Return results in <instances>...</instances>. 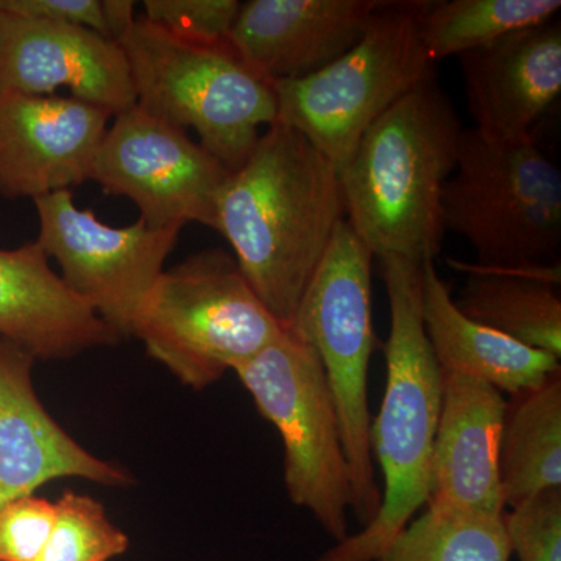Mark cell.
<instances>
[{
  "label": "cell",
  "mask_w": 561,
  "mask_h": 561,
  "mask_svg": "<svg viewBox=\"0 0 561 561\" xmlns=\"http://www.w3.org/2000/svg\"><path fill=\"white\" fill-rule=\"evenodd\" d=\"M343 220L334 165L301 133L276 122L221 187L214 230L287 330Z\"/></svg>",
  "instance_id": "cell-1"
},
{
  "label": "cell",
  "mask_w": 561,
  "mask_h": 561,
  "mask_svg": "<svg viewBox=\"0 0 561 561\" xmlns=\"http://www.w3.org/2000/svg\"><path fill=\"white\" fill-rule=\"evenodd\" d=\"M459 114L434 77L383 111L341 172L345 220L373 256L440 254L442 195L456 171Z\"/></svg>",
  "instance_id": "cell-2"
},
{
  "label": "cell",
  "mask_w": 561,
  "mask_h": 561,
  "mask_svg": "<svg viewBox=\"0 0 561 561\" xmlns=\"http://www.w3.org/2000/svg\"><path fill=\"white\" fill-rule=\"evenodd\" d=\"M378 261L390 305L386 391L370 426L371 454L382 471V504L373 523L317 561H375L430 497L443 378L421 317L423 264L400 256Z\"/></svg>",
  "instance_id": "cell-3"
},
{
  "label": "cell",
  "mask_w": 561,
  "mask_h": 561,
  "mask_svg": "<svg viewBox=\"0 0 561 561\" xmlns=\"http://www.w3.org/2000/svg\"><path fill=\"white\" fill-rule=\"evenodd\" d=\"M130 68L136 105L183 130L230 172L250 157L262 128L276 122V95L230 44L176 38L136 18L117 41Z\"/></svg>",
  "instance_id": "cell-4"
},
{
  "label": "cell",
  "mask_w": 561,
  "mask_h": 561,
  "mask_svg": "<svg viewBox=\"0 0 561 561\" xmlns=\"http://www.w3.org/2000/svg\"><path fill=\"white\" fill-rule=\"evenodd\" d=\"M442 221L470 242L479 267L560 264V169L537 139L496 142L465 128L456 171L443 190Z\"/></svg>",
  "instance_id": "cell-5"
},
{
  "label": "cell",
  "mask_w": 561,
  "mask_h": 561,
  "mask_svg": "<svg viewBox=\"0 0 561 561\" xmlns=\"http://www.w3.org/2000/svg\"><path fill=\"white\" fill-rule=\"evenodd\" d=\"M283 331L234 256L210 249L164 268L136 313L131 335L181 383L205 390Z\"/></svg>",
  "instance_id": "cell-6"
},
{
  "label": "cell",
  "mask_w": 561,
  "mask_h": 561,
  "mask_svg": "<svg viewBox=\"0 0 561 561\" xmlns=\"http://www.w3.org/2000/svg\"><path fill=\"white\" fill-rule=\"evenodd\" d=\"M424 7L416 0L382 2L364 36L341 58L311 76L272 84L276 122L301 133L339 176L373 122L434 77L421 38Z\"/></svg>",
  "instance_id": "cell-7"
},
{
  "label": "cell",
  "mask_w": 561,
  "mask_h": 561,
  "mask_svg": "<svg viewBox=\"0 0 561 561\" xmlns=\"http://www.w3.org/2000/svg\"><path fill=\"white\" fill-rule=\"evenodd\" d=\"M373 257L343 220L287 328L317 351L323 365L348 461L351 512L362 529L373 523L382 504L373 465L368 412V370L376 348Z\"/></svg>",
  "instance_id": "cell-8"
},
{
  "label": "cell",
  "mask_w": 561,
  "mask_h": 561,
  "mask_svg": "<svg viewBox=\"0 0 561 561\" xmlns=\"http://www.w3.org/2000/svg\"><path fill=\"white\" fill-rule=\"evenodd\" d=\"M284 445V485L332 540L348 537L353 504L341 421L317 351L290 330L234 370Z\"/></svg>",
  "instance_id": "cell-9"
},
{
  "label": "cell",
  "mask_w": 561,
  "mask_h": 561,
  "mask_svg": "<svg viewBox=\"0 0 561 561\" xmlns=\"http://www.w3.org/2000/svg\"><path fill=\"white\" fill-rule=\"evenodd\" d=\"M230 171L183 128L135 105L106 128L90 181L125 197L158 230L216 228L217 201Z\"/></svg>",
  "instance_id": "cell-10"
},
{
  "label": "cell",
  "mask_w": 561,
  "mask_h": 561,
  "mask_svg": "<svg viewBox=\"0 0 561 561\" xmlns=\"http://www.w3.org/2000/svg\"><path fill=\"white\" fill-rule=\"evenodd\" d=\"M39 232L36 242L60 267V278L121 337L133 323L180 230H158L142 219L110 227L92 209H80L72 192L35 198Z\"/></svg>",
  "instance_id": "cell-11"
},
{
  "label": "cell",
  "mask_w": 561,
  "mask_h": 561,
  "mask_svg": "<svg viewBox=\"0 0 561 561\" xmlns=\"http://www.w3.org/2000/svg\"><path fill=\"white\" fill-rule=\"evenodd\" d=\"M61 88L113 117L136 105L117 41L81 25L0 9V92L55 95Z\"/></svg>",
  "instance_id": "cell-12"
},
{
  "label": "cell",
  "mask_w": 561,
  "mask_h": 561,
  "mask_svg": "<svg viewBox=\"0 0 561 561\" xmlns=\"http://www.w3.org/2000/svg\"><path fill=\"white\" fill-rule=\"evenodd\" d=\"M111 117L72 95L0 92V195L35 201L90 181Z\"/></svg>",
  "instance_id": "cell-13"
},
{
  "label": "cell",
  "mask_w": 561,
  "mask_h": 561,
  "mask_svg": "<svg viewBox=\"0 0 561 561\" xmlns=\"http://www.w3.org/2000/svg\"><path fill=\"white\" fill-rule=\"evenodd\" d=\"M35 360L0 337V508L33 496L54 479L130 485V472L88 453L46 412L33 387Z\"/></svg>",
  "instance_id": "cell-14"
},
{
  "label": "cell",
  "mask_w": 561,
  "mask_h": 561,
  "mask_svg": "<svg viewBox=\"0 0 561 561\" xmlns=\"http://www.w3.org/2000/svg\"><path fill=\"white\" fill-rule=\"evenodd\" d=\"M474 130L496 142L537 139L561 92V25L549 21L460 55Z\"/></svg>",
  "instance_id": "cell-15"
},
{
  "label": "cell",
  "mask_w": 561,
  "mask_h": 561,
  "mask_svg": "<svg viewBox=\"0 0 561 561\" xmlns=\"http://www.w3.org/2000/svg\"><path fill=\"white\" fill-rule=\"evenodd\" d=\"M383 0H249L230 44L268 83L327 68L364 36Z\"/></svg>",
  "instance_id": "cell-16"
},
{
  "label": "cell",
  "mask_w": 561,
  "mask_h": 561,
  "mask_svg": "<svg viewBox=\"0 0 561 561\" xmlns=\"http://www.w3.org/2000/svg\"><path fill=\"white\" fill-rule=\"evenodd\" d=\"M440 420L431 457L427 508L504 516L500 440L505 398L481 379L442 373Z\"/></svg>",
  "instance_id": "cell-17"
},
{
  "label": "cell",
  "mask_w": 561,
  "mask_h": 561,
  "mask_svg": "<svg viewBox=\"0 0 561 561\" xmlns=\"http://www.w3.org/2000/svg\"><path fill=\"white\" fill-rule=\"evenodd\" d=\"M0 337L35 359H69L121 335L68 289L38 242L0 249Z\"/></svg>",
  "instance_id": "cell-18"
},
{
  "label": "cell",
  "mask_w": 561,
  "mask_h": 561,
  "mask_svg": "<svg viewBox=\"0 0 561 561\" xmlns=\"http://www.w3.org/2000/svg\"><path fill=\"white\" fill-rule=\"evenodd\" d=\"M421 317L442 373H460L496 387L502 393L535 389L561 370L559 357L529 348L471 320L457 308L451 287L435 261L423 262Z\"/></svg>",
  "instance_id": "cell-19"
},
{
  "label": "cell",
  "mask_w": 561,
  "mask_h": 561,
  "mask_svg": "<svg viewBox=\"0 0 561 561\" xmlns=\"http://www.w3.org/2000/svg\"><path fill=\"white\" fill-rule=\"evenodd\" d=\"M456 305L465 316L529 348L561 357L560 264L531 271L467 265Z\"/></svg>",
  "instance_id": "cell-20"
},
{
  "label": "cell",
  "mask_w": 561,
  "mask_h": 561,
  "mask_svg": "<svg viewBox=\"0 0 561 561\" xmlns=\"http://www.w3.org/2000/svg\"><path fill=\"white\" fill-rule=\"evenodd\" d=\"M500 481L505 511L561 489V370L505 400Z\"/></svg>",
  "instance_id": "cell-21"
},
{
  "label": "cell",
  "mask_w": 561,
  "mask_h": 561,
  "mask_svg": "<svg viewBox=\"0 0 561 561\" xmlns=\"http://www.w3.org/2000/svg\"><path fill=\"white\" fill-rule=\"evenodd\" d=\"M560 0H449L426 2L421 38L431 61L457 57L556 20Z\"/></svg>",
  "instance_id": "cell-22"
},
{
  "label": "cell",
  "mask_w": 561,
  "mask_h": 561,
  "mask_svg": "<svg viewBox=\"0 0 561 561\" xmlns=\"http://www.w3.org/2000/svg\"><path fill=\"white\" fill-rule=\"evenodd\" d=\"M512 556L504 516L427 508L375 561H511Z\"/></svg>",
  "instance_id": "cell-23"
},
{
  "label": "cell",
  "mask_w": 561,
  "mask_h": 561,
  "mask_svg": "<svg viewBox=\"0 0 561 561\" xmlns=\"http://www.w3.org/2000/svg\"><path fill=\"white\" fill-rule=\"evenodd\" d=\"M55 511L54 529L38 561H110L130 548L101 502L87 494L66 490Z\"/></svg>",
  "instance_id": "cell-24"
},
{
  "label": "cell",
  "mask_w": 561,
  "mask_h": 561,
  "mask_svg": "<svg viewBox=\"0 0 561 561\" xmlns=\"http://www.w3.org/2000/svg\"><path fill=\"white\" fill-rule=\"evenodd\" d=\"M142 18L176 38L197 44L230 39L238 0H146Z\"/></svg>",
  "instance_id": "cell-25"
},
{
  "label": "cell",
  "mask_w": 561,
  "mask_h": 561,
  "mask_svg": "<svg viewBox=\"0 0 561 561\" xmlns=\"http://www.w3.org/2000/svg\"><path fill=\"white\" fill-rule=\"evenodd\" d=\"M504 524L519 561H561V489L505 512Z\"/></svg>",
  "instance_id": "cell-26"
},
{
  "label": "cell",
  "mask_w": 561,
  "mask_h": 561,
  "mask_svg": "<svg viewBox=\"0 0 561 561\" xmlns=\"http://www.w3.org/2000/svg\"><path fill=\"white\" fill-rule=\"evenodd\" d=\"M55 504L21 497L0 508V561H38L54 529Z\"/></svg>",
  "instance_id": "cell-27"
},
{
  "label": "cell",
  "mask_w": 561,
  "mask_h": 561,
  "mask_svg": "<svg viewBox=\"0 0 561 561\" xmlns=\"http://www.w3.org/2000/svg\"><path fill=\"white\" fill-rule=\"evenodd\" d=\"M0 9L36 20L81 25L111 39L102 0H0Z\"/></svg>",
  "instance_id": "cell-28"
},
{
  "label": "cell",
  "mask_w": 561,
  "mask_h": 561,
  "mask_svg": "<svg viewBox=\"0 0 561 561\" xmlns=\"http://www.w3.org/2000/svg\"><path fill=\"white\" fill-rule=\"evenodd\" d=\"M136 2L131 0H102L103 18L108 27L111 39L119 41L122 35L131 27Z\"/></svg>",
  "instance_id": "cell-29"
}]
</instances>
